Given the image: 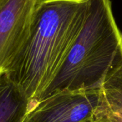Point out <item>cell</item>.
Returning <instances> with one entry per match:
<instances>
[{
    "mask_svg": "<svg viewBox=\"0 0 122 122\" xmlns=\"http://www.w3.org/2000/svg\"><path fill=\"white\" fill-rule=\"evenodd\" d=\"M94 122L93 121H89V122Z\"/></svg>",
    "mask_w": 122,
    "mask_h": 122,
    "instance_id": "obj_7",
    "label": "cell"
},
{
    "mask_svg": "<svg viewBox=\"0 0 122 122\" xmlns=\"http://www.w3.org/2000/svg\"><path fill=\"white\" fill-rule=\"evenodd\" d=\"M89 0H39L30 36L6 73L36 104L64 62L84 23Z\"/></svg>",
    "mask_w": 122,
    "mask_h": 122,
    "instance_id": "obj_1",
    "label": "cell"
},
{
    "mask_svg": "<svg viewBox=\"0 0 122 122\" xmlns=\"http://www.w3.org/2000/svg\"><path fill=\"white\" fill-rule=\"evenodd\" d=\"M122 66V33L110 0H89L83 26L38 102L64 90L101 89Z\"/></svg>",
    "mask_w": 122,
    "mask_h": 122,
    "instance_id": "obj_2",
    "label": "cell"
},
{
    "mask_svg": "<svg viewBox=\"0 0 122 122\" xmlns=\"http://www.w3.org/2000/svg\"><path fill=\"white\" fill-rule=\"evenodd\" d=\"M34 105L6 74L0 76V122H29Z\"/></svg>",
    "mask_w": 122,
    "mask_h": 122,
    "instance_id": "obj_5",
    "label": "cell"
},
{
    "mask_svg": "<svg viewBox=\"0 0 122 122\" xmlns=\"http://www.w3.org/2000/svg\"><path fill=\"white\" fill-rule=\"evenodd\" d=\"M101 98V89L61 91L35 104L29 122L92 121Z\"/></svg>",
    "mask_w": 122,
    "mask_h": 122,
    "instance_id": "obj_4",
    "label": "cell"
},
{
    "mask_svg": "<svg viewBox=\"0 0 122 122\" xmlns=\"http://www.w3.org/2000/svg\"><path fill=\"white\" fill-rule=\"evenodd\" d=\"M39 0H0V76L25 46Z\"/></svg>",
    "mask_w": 122,
    "mask_h": 122,
    "instance_id": "obj_3",
    "label": "cell"
},
{
    "mask_svg": "<svg viewBox=\"0 0 122 122\" xmlns=\"http://www.w3.org/2000/svg\"><path fill=\"white\" fill-rule=\"evenodd\" d=\"M94 122H122V66L104 81Z\"/></svg>",
    "mask_w": 122,
    "mask_h": 122,
    "instance_id": "obj_6",
    "label": "cell"
}]
</instances>
